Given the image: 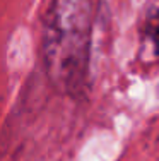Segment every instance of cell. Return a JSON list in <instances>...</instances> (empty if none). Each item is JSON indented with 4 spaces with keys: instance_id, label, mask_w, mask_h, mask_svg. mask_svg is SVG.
I'll return each instance as SVG.
<instances>
[{
    "instance_id": "6da1fadb",
    "label": "cell",
    "mask_w": 159,
    "mask_h": 161,
    "mask_svg": "<svg viewBox=\"0 0 159 161\" xmlns=\"http://www.w3.org/2000/svg\"><path fill=\"white\" fill-rule=\"evenodd\" d=\"M91 0H53L45 22V65L63 93L84 86L89 62Z\"/></svg>"
},
{
    "instance_id": "7a4b0ae2",
    "label": "cell",
    "mask_w": 159,
    "mask_h": 161,
    "mask_svg": "<svg viewBox=\"0 0 159 161\" xmlns=\"http://www.w3.org/2000/svg\"><path fill=\"white\" fill-rule=\"evenodd\" d=\"M146 38L152 43L154 52L159 55V10L151 14L146 22Z\"/></svg>"
}]
</instances>
